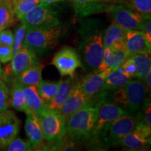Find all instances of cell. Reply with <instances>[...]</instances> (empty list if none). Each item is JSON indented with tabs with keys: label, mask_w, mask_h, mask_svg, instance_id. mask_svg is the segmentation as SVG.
<instances>
[{
	"label": "cell",
	"mask_w": 151,
	"mask_h": 151,
	"mask_svg": "<svg viewBox=\"0 0 151 151\" xmlns=\"http://www.w3.org/2000/svg\"><path fill=\"white\" fill-rule=\"evenodd\" d=\"M124 50L128 57L135 54H150L151 44L147 41L141 31H126L124 39Z\"/></svg>",
	"instance_id": "5bb4252c"
},
{
	"label": "cell",
	"mask_w": 151,
	"mask_h": 151,
	"mask_svg": "<svg viewBox=\"0 0 151 151\" xmlns=\"http://www.w3.org/2000/svg\"><path fill=\"white\" fill-rule=\"evenodd\" d=\"M143 82H144L145 86H146L147 92L150 93L151 90V68L147 71V73L145 75L144 78L143 79Z\"/></svg>",
	"instance_id": "ab89813d"
},
{
	"label": "cell",
	"mask_w": 151,
	"mask_h": 151,
	"mask_svg": "<svg viewBox=\"0 0 151 151\" xmlns=\"http://www.w3.org/2000/svg\"><path fill=\"white\" fill-rule=\"evenodd\" d=\"M37 118L43 139L47 143L56 142L65 137L66 121L58 111L46 106Z\"/></svg>",
	"instance_id": "8992f818"
},
{
	"label": "cell",
	"mask_w": 151,
	"mask_h": 151,
	"mask_svg": "<svg viewBox=\"0 0 151 151\" xmlns=\"http://www.w3.org/2000/svg\"><path fill=\"white\" fill-rule=\"evenodd\" d=\"M10 107V90L5 81L0 79V112Z\"/></svg>",
	"instance_id": "1f68e13d"
},
{
	"label": "cell",
	"mask_w": 151,
	"mask_h": 151,
	"mask_svg": "<svg viewBox=\"0 0 151 151\" xmlns=\"http://www.w3.org/2000/svg\"><path fill=\"white\" fill-rule=\"evenodd\" d=\"M132 79L131 77L122 71L121 67H119L116 70H112L106 78L99 94L123 87L127 85Z\"/></svg>",
	"instance_id": "44dd1931"
},
{
	"label": "cell",
	"mask_w": 151,
	"mask_h": 151,
	"mask_svg": "<svg viewBox=\"0 0 151 151\" xmlns=\"http://www.w3.org/2000/svg\"><path fill=\"white\" fill-rule=\"evenodd\" d=\"M126 30L113 22L103 33L104 47H110L113 50L124 49Z\"/></svg>",
	"instance_id": "2e32d148"
},
{
	"label": "cell",
	"mask_w": 151,
	"mask_h": 151,
	"mask_svg": "<svg viewBox=\"0 0 151 151\" xmlns=\"http://www.w3.org/2000/svg\"><path fill=\"white\" fill-rule=\"evenodd\" d=\"M20 129V120L13 111L0 112V150H6Z\"/></svg>",
	"instance_id": "8fae6325"
},
{
	"label": "cell",
	"mask_w": 151,
	"mask_h": 151,
	"mask_svg": "<svg viewBox=\"0 0 151 151\" xmlns=\"http://www.w3.org/2000/svg\"><path fill=\"white\" fill-rule=\"evenodd\" d=\"M122 71L132 78H136V73H137V69L133 61L130 59L129 58H127L124 60L122 65L120 66Z\"/></svg>",
	"instance_id": "8d00e7d4"
},
{
	"label": "cell",
	"mask_w": 151,
	"mask_h": 151,
	"mask_svg": "<svg viewBox=\"0 0 151 151\" xmlns=\"http://www.w3.org/2000/svg\"><path fill=\"white\" fill-rule=\"evenodd\" d=\"M42 69V65L38 61L23 72L15 76L13 80L18 82L23 87L29 86H37L42 79L41 77Z\"/></svg>",
	"instance_id": "ffe728a7"
},
{
	"label": "cell",
	"mask_w": 151,
	"mask_h": 151,
	"mask_svg": "<svg viewBox=\"0 0 151 151\" xmlns=\"http://www.w3.org/2000/svg\"><path fill=\"white\" fill-rule=\"evenodd\" d=\"M73 81L74 78L71 76H68L65 79L62 78L60 81L59 86L55 94L51 101L46 105L47 107L52 110L58 111L70 93L73 87Z\"/></svg>",
	"instance_id": "7402d4cb"
},
{
	"label": "cell",
	"mask_w": 151,
	"mask_h": 151,
	"mask_svg": "<svg viewBox=\"0 0 151 151\" xmlns=\"http://www.w3.org/2000/svg\"><path fill=\"white\" fill-rule=\"evenodd\" d=\"M134 63L137 73L136 78L143 80L145 75L151 68L150 54H135L128 57Z\"/></svg>",
	"instance_id": "484cf974"
},
{
	"label": "cell",
	"mask_w": 151,
	"mask_h": 151,
	"mask_svg": "<svg viewBox=\"0 0 151 151\" xmlns=\"http://www.w3.org/2000/svg\"><path fill=\"white\" fill-rule=\"evenodd\" d=\"M137 123V117L132 113L118 117L104 127L99 137L100 143L103 146H115L122 137L133 131Z\"/></svg>",
	"instance_id": "5b68a950"
},
{
	"label": "cell",
	"mask_w": 151,
	"mask_h": 151,
	"mask_svg": "<svg viewBox=\"0 0 151 151\" xmlns=\"http://www.w3.org/2000/svg\"><path fill=\"white\" fill-rule=\"evenodd\" d=\"M14 56L12 46L0 44V62L6 64L10 62Z\"/></svg>",
	"instance_id": "d590c367"
},
{
	"label": "cell",
	"mask_w": 151,
	"mask_h": 151,
	"mask_svg": "<svg viewBox=\"0 0 151 151\" xmlns=\"http://www.w3.org/2000/svg\"><path fill=\"white\" fill-rule=\"evenodd\" d=\"M137 117V122H141L151 126V103L150 98L143 100L140 108L139 109Z\"/></svg>",
	"instance_id": "f1b7e54d"
},
{
	"label": "cell",
	"mask_w": 151,
	"mask_h": 151,
	"mask_svg": "<svg viewBox=\"0 0 151 151\" xmlns=\"http://www.w3.org/2000/svg\"><path fill=\"white\" fill-rule=\"evenodd\" d=\"M106 11L118 25L125 29L142 31L145 20L148 15L142 14L121 4H112L106 6Z\"/></svg>",
	"instance_id": "52a82bcc"
},
{
	"label": "cell",
	"mask_w": 151,
	"mask_h": 151,
	"mask_svg": "<svg viewBox=\"0 0 151 151\" xmlns=\"http://www.w3.org/2000/svg\"><path fill=\"white\" fill-rule=\"evenodd\" d=\"M14 43V34L11 30L5 29L0 31V44L13 46Z\"/></svg>",
	"instance_id": "74e56055"
},
{
	"label": "cell",
	"mask_w": 151,
	"mask_h": 151,
	"mask_svg": "<svg viewBox=\"0 0 151 151\" xmlns=\"http://www.w3.org/2000/svg\"><path fill=\"white\" fill-rule=\"evenodd\" d=\"M116 145L124 147L127 150H150L148 146L150 145V139H144L132 131L122 137Z\"/></svg>",
	"instance_id": "d6986e66"
},
{
	"label": "cell",
	"mask_w": 151,
	"mask_h": 151,
	"mask_svg": "<svg viewBox=\"0 0 151 151\" xmlns=\"http://www.w3.org/2000/svg\"><path fill=\"white\" fill-rule=\"evenodd\" d=\"M28 27L26 24L21 23L17 28L14 35V43H13V52L14 55L23 47L24 37L27 33Z\"/></svg>",
	"instance_id": "f546056e"
},
{
	"label": "cell",
	"mask_w": 151,
	"mask_h": 151,
	"mask_svg": "<svg viewBox=\"0 0 151 151\" xmlns=\"http://www.w3.org/2000/svg\"><path fill=\"white\" fill-rule=\"evenodd\" d=\"M6 150L8 151H31L34 150L29 139L24 140L20 138L16 137L7 146Z\"/></svg>",
	"instance_id": "4dcf8cb0"
},
{
	"label": "cell",
	"mask_w": 151,
	"mask_h": 151,
	"mask_svg": "<svg viewBox=\"0 0 151 151\" xmlns=\"http://www.w3.org/2000/svg\"><path fill=\"white\" fill-rule=\"evenodd\" d=\"M20 20L28 27H52L60 24L58 13L50 7V4L41 2L28 11Z\"/></svg>",
	"instance_id": "ba28073f"
},
{
	"label": "cell",
	"mask_w": 151,
	"mask_h": 151,
	"mask_svg": "<svg viewBox=\"0 0 151 151\" xmlns=\"http://www.w3.org/2000/svg\"><path fill=\"white\" fill-rule=\"evenodd\" d=\"M22 94L29 110L37 116L46 108V104L39 94L37 86H22Z\"/></svg>",
	"instance_id": "ac0fdd59"
},
{
	"label": "cell",
	"mask_w": 151,
	"mask_h": 151,
	"mask_svg": "<svg viewBox=\"0 0 151 151\" xmlns=\"http://www.w3.org/2000/svg\"><path fill=\"white\" fill-rule=\"evenodd\" d=\"M147 90L144 82L141 79H132L127 85L118 89L98 94L130 113L139 110L146 97Z\"/></svg>",
	"instance_id": "3957f363"
},
{
	"label": "cell",
	"mask_w": 151,
	"mask_h": 151,
	"mask_svg": "<svg viewBox=\"0 0 151 151\" xmlns=\"http://www.w3.org/2000/svg\"><path fill=\"white\" fill-rule=\"evenodd\" d=\"M0 79L3 81L4 80V70H3L1 66V63H0Z\"/></svg>",
	"instance_id": "b9f144b4"
},
{
	"label": "cell",
	"mask_w": 151,
	"mask_h": 151,
	"mask_svg": "<svg viewBox=\"0 0 151 151\" xmlns=\"http://www.w3.org/2000/svg\"><path fill=\"white\" fill-rule=\"evenodd\" d=\"M38 62L37 55L24 46L15 53L4 71V80L7 76H16Z\"/></svg>",
	"instance_id": "4fadbf2b"
},
{
	"label": "cell",
	"mask_w": 151,
	"mask_h": 151,
	"mask_svg": "<svg viewBox=\"0 0 151 151\" xmlns=\"http://www.w3.org/2000/svg\"><path fill=\"white\" fill-rule=\"evenodd\" d=\"M60 81L58 82H50L48 81H43L41 79L39 83L37 86L38 92L41 99L47 105L51 101V99L55 94Z\"/></svg>",
	"instance_id": "4316f807"
},
{
	"label": "cell",
	"mask_w": 151,
	"mask_h": 151,
	"mask_svg": "<svg viewBox=\"0 0 151 151\" xmlns=\"http://www.w3.org/2000/svg\"><path fill=\"white\" fill-rule=\"evenodd\" d=\"M65 31L60 24L52 27H28L23 46L36 55H42L58 44Z\"/></svg>",
	"instance_id": "277c9868"
},
{
	"label": "cell",
	"mask_w": 151,
	"mask_h": 151,
	"mask_svg": "<svg viewBox=\"0 0 151 151\" xmlns=\"http://www.w3.org/2000/svg\"><path fill=\"white\" fill-rule=\"evenodd\" d=\"M90 99H91L86 96L81 90L78 81H73V87L70 93L57 111L63 117L65 121L67 122V120L73 113L82 108Z\"/></svg>",
	"instance_id": "7c38bea8"
},
{
	"label": "cell",
	"mask_w": 151,
	"mask_h": 151,
	"mask_svg": "<svg viewBox=\"0 0 151 151\" xmlns=\"http://www.w3.org/2000/svg\"><path fill=\"white\" fill-rule=\"evenodd\" d=\"M144 34L145 37L146 38L147 41L149 43L151 44V18L150 15H148L145 20L144 24H143L142 31Z\"/></svg>",
	"instance_id": "f35d334b"
},
{
	"label": "cell",
	"mask_w": 151,
	"mask_h": 151,
	"mask_svg": "<svg viewBox=\"0 0 151 151\" xmlns=\"http://www.w3.org/2000/svg\"><path fill=\"white\" fill-rule=\"evenodd\" d=\"M97 96L99 97V105L93 132V139L90 145L99 142V137L100 133L107 123L112 122L122 115L130 113L112 101L101 97L99 94H97Z\"/></svg>",
	"instance_id": "9c48e42d"
},
{
	"label": "cell",
	"mask_w": 151,
	"mask_h": 151,
	"mask_svg": "<svg viewBox=\"0 0 151 151\" xmlns=\"http://www.w3.org/2000/svg\"><path fill=\"white\" fill-rule=\"evenodd\" d=\"M15 18L13 1H0V31L12 25Z\"/></svg>",
	"instance_id": "d4e9b609"
},
{
	"label": "cell",
	"mask_w": 151,
	"mask_h": 151,
	"mask_svg": "<svg viewBox=\"0 0 151 151\" xmlns=\"http://www.w3.org/2000/svg\"><path fill=\"white\" fill-rule=\"evenodd\" d=\"M103 30L98 22L87 21L79 30L78 54L82 67L95 71L103 54Z\"/></svg>",
	"instance_id": "6da1fadb"
},
{
	"label": "cell",
	"mask_w": 151,
	"mask_h": 151,
	"mask_svg": "<svg viewBox=\"0 0 151 151\" xmlns=\"http://www.w3.org/2000/svg\"><path fill=\"white\" fill-rule=\"evenodd\" d=\"M65 1V0H41V2L48 4H51L52 3L58 2V1ZM70 1H73V0H70Z\"/></svg>",
	"instance_id": "60d3db41"
},
{
	"label": "cell",
	"mask_w": 151,
	"mask_h": 151,
	"mask_svg": "<svg viewBox=\"0 0 151 151\" xmlns=\"http://www.w3.org/2000/svg\"><path fill=\"white\" fill-rule=\"evenodd\" d=\"M41 3V0H14L13 8L15 16L20 20L36 5Z\"/></svg>",
	"instance_id": "83f0119b"
},
{
	"label": "cell",
	"mask_w": 151,
	"mask_h": 151,
	"mask_svg": "<svg viewBox=\"0 0 151 151\" xmlns=\"http://www.w3.org/2000/svg\"><path fill=\"white\" fill-rule=\"evenodd\" d=\"M52 65H54L62 76L74 78L75 71L82 67L78 52L70 46H65L55 55Z\"/></svg>",
	"instance_id": "30bf717a"
},
{
	"label": "cell",
	"mask_w": 151,
	"mask_h": 151,
	"mask_svg": "<svg viewBox=\"0 0 151 151\" xmlns=\"http://www.w3.org/2000/svg\"><path fill=\"white\" fill-rule=\"evenodd\" d=\"M132 9L142 14L150 15L151 0H129Z\"/></svg>",
	"instance_id": "d6a6232c"
},
{
	"label": "cell",
	"mask_w": 151,
	"mask_h": 151,
	"mask_svg": "<svg viewBox=\"0 0 151 151\" xmlns=\"http://www.w3.org/2000/svg\"><path fill=\"white\" fill-rule=\"evenodd\" d=\"M76 14L81 17L106 11V6L100 0H73Z\"/></svg>",
	"instance_id": "603a6c76"
},
{
	"label": "cell",
	"mask_w": 151,
	"mask_h": 151,
	"mask_svg": "<svg viewBox=\"0 0 151 151\" xmlns=\"http://www.w3.org/2000/svg\"><path fill=\"white\" fill-rule=\"evenodd\" d=\"M101 1H102L103 3L105 2H109V1H117V0H100Z\"/></svg>",
	"instance_id": "7bdbcfd3"
},
{
	"label": "cell",
	"mask_w": 151,
	"mask_h": 151,
	"mask_svg": "<svg viewBox=\"0 0 151 151\" xmlns=\"http://www.w3.org/2000/svg\"><path fill=\"white\" fill-rule=\"evenodd\" d=\"M10 106L16 110L24 112L26 114L31 112L24 101L22 94V86L14 80H13L10 90Z\"/></svg>",
	"instance_id": "cb8c5ba5"
},
{
	"label": "cell",
	"mask_w": 151,
	"mask_h": 151,
	"mask_svg": "<svg viewBox=\"0 0 151 151\" xmlns=\"http://www.w3.org/2000/svg\"><path fill=\"white\" fill-rule=\"evenodd\" d=\"M111 71L112 69L109 67L104 71H93L90 73L81 81H78L81 90L90 99L95 97L99 94L106 78Z\"/></svg>",
	"instance_id": "9a60e30c"
},
{
	"label": "cell",
	"mask_w": 151,
	"mask_h": 151,
	"mask_svg": "<svg viewBox=\"0 0 151 151\" xmlns=\"http://www.w3.org/2000/svg\"><path fill=\"white\" fill-rule=\"evenodd\" d=\"M24 131L34 150H39L43 144V137L37 116L32 112L27 113Z\"/></svg>",
	"instance_id": "e0dca14e"
},
{
	"label": "cell",
	"mask_w": 151,
	"mask_h": 151,
	"mask_svg": "<svg viewBox=\"0 0 151 151\" xmlns=\"http://www.w3.org/2000/svg\"><path fill=\"white\" fill-rule=\"evenodd\" d=\"M128 58L127 52L124 49H119V50H113V58L111 61L110 67L112 70H116L122 65L124 60Z\"/></svg>",
	"instance_id": "836d02e7"
},
{
	"label": "cell",
	"mask_w": 151,
	"mask_h": 151,
	"mask_svg": "<svg viewBox=\"0 0 151 151\" xmlns=\"http://www.w3.org/2000/svg\"><path fill=\"white\" fill-rule=\"evenodd\" d=\"M14 1V0H0V1Z\"/></svg>",
	"instance_id": "ee69618b"
},
{
	"label": "cell",
	"mask_w": 151,
	"mask_h": 151,
	"mask_svg": "<svg viewBox=\"0 0 151 151\" xmlns=\"http://www.w3.org/2000/svg\"><path fill=\"white\" fill-rule=\"evenodd\" d=\"M113 50L110 47H104L102 58L101 62L95 71H101L110 67L112 61Z\"/></svg>",
	"instance_id": "e575fe53"
},
{
	"label": "cell",
	"mask_w": 151,
	"mask_h": 151,
	"mask_svg": "<svg viewBox=\"0 0 151 151\" xmlns=\"http://www.w3.org/2000/svg\"><path fill=\"white\" fill-rule=\"evenodd\" d=\"M93 97L69 117L66 122L65 137L80 144L90 145L99 105V97Z\"/></svg>",
	"instance_id": "7a4b0ae2"
}]
</instances>
